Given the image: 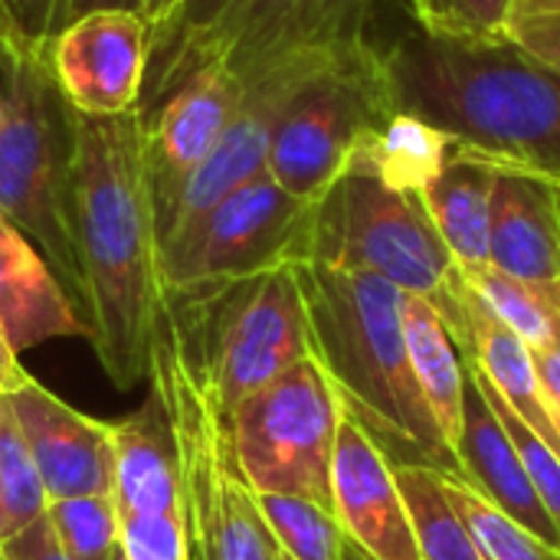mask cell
<instances>
[{
  "label": "cell",
  "mask_w": 560,
  "mask_h": 560,
  "mask_svg": "<svg viewBox=\"0 0 560 560\" xmlns=\"http://www.w3.org/2000/svg\"><path fill=\"white\" fill-rule=\"evenodd\" d=\"M532 358H535V371L541 377V387H545L555 413L560 417V328L558 335L551 338V345L541 348V351H532Z\"/></svg>",
  "instance_id": "obj_37"
},
{
  "label": "cell",
  "mask_w": 560,
  "mask_h": 560,
  "mask_svg": "<svg viewBox=\"0 0 560 560\" xmlns=\"http://www.w3.org/2000/svg\"><path fill=\"white\" fill-rule=\"evenodd\" d=\"M240 102L243 82L226 66L210 62L177 82L151 112L141 115L144 167L158 217V240L177 207L180 190L210 158Z\"/></svg>",
  "instance_id": "obj_13"
},
{
  "label": "cell",
  "mask_w": 560,
  "mask_h": 560,
  "mask_svg": "<svg viewBox=\"0 0 560 560\" xmlns=\"http://www.w3.org/2000/svg\"><path fill=\"white\" fill-rule=\"evenodd\" d=\"M417 30L459 46H509L515 0H407Z\"/></svg>",
  "instance_id": "obj_29"
},
{
  "label": "cell",
  "mask_w": 560,
  "mask_h": 560,
  "mask_svg": "<svg viewBox=\"0 0 560 560\" xmlns=\"http://www.w3.org/2000/svg\"><path fill=\"white\" fill-rule=\"evenodd\" d=\"M354 43H361V39H354ZM354 43L302 46V49H292V52L266 62L262 69H256L253 75L243 79V102H240L236 115L230 118L223 138L210 151V158L197 167V174L180 190L177 207L161 233V243H167L171 236L194 226L226 194H233L249 177L266 171L272 135H276L282 115L289 112L292 98Z\"/></svg>",
  "instance_id": "obj_12"
},
{
  "label": "cell",
  "mask_w": 560,
  "mask_h": 560,
  "mask_svg": "<svg viewBox=\"0 0 560 560\" xmlns=\"http://www.w3.org/2000/svg\"><path fill=\"white\" fill-rule=\"evenodd\" d=\"M374 3L377 0H230L226 10L141 89L138 115L151 112L177 82L210 62L226 66L243 82L292 49L368 39Z\"/></svg>",
  "instance_id": "obj_11"
},
{
  "label": "cell",
  "mask_w": 560,
  "mask_h": 560,
  "mask_svg": "<svg viewBox=\"0 0 560 560\" xmlns=\"http://www.w3.org/2000/svg\"><path fill=\"white\" fill-rule=\"evenodd\" d=\"M0 397H7V394H3V390H0Z\"/></svg>",
  "instance_id": "obj_44"
},
{
  "label": "cell",
  "mask_w": 560,
  "mask_h": 560,
  "mask_svg": "<svg viewBox=\"0 0 560 560\" xmlns=\"http://www.w3.org/2000/svg\"><path fill=\"white\" fill-rule=\"evenodd\" d=\"M509 43L528 59H535L538 66L560 75V10L512 13Z\"/></svg>",
  "instance_id": "obj_35"
},
{
  "label": "cell",
  "mask_w": 560,
  "mask_h": 560,
  "mask_svg": "<svg viewBox=\"0 0 560 560\" xmlns=\"http://www.w3.org/2000/svg\"><path fill=\"white\" fill-rule=\"evenodd\" d=\"M174 3H177V0H141V16H144L148 30L158 26V23L174 10Z\"/></svg>",
  "instance_id": "obj_40"
},
{
  "label": "cell",
  "mask_w": 560,
  "mask_h": 560,
  "mask_svg": "<svg viewBox=\"0 0 560 560\" xmlns=\"http://www.w3.org/2000/svg\"><path fill=\"white\" fill-rule=\"evenodd\" d=\"M256 505L289 560H341L345 532L331 509L299 495H256Z\"/></svg>",
  "instance_id": "obj_27"
},
{
  "label": "cell",
  "mask_w": 560,
  "mask_h": 560,
  "mask_svg": "<svg viewBox=\"0 0 560 560\" xmlns=\"http://www.w3.org/2000/svg\"><path fill=\"white\" fill-rule=\"evenodd\" d=\"M112 10L141 13V0H69V3H66V26L75 23L79 16H89V13H112Z\"/></svg>",
  "instance_id": "obj_39"
},
{
  "label": "cell",
  "mask_w": 560,
  "mask_h": 560,
  "mask_svg": "<svg viewBox=\"0 0 560 560\" xmlns=\"http://www.w3.org/2000/svg\"><path fill=\"white\" fill-rule=\"evenodd\" d=\"M495 164L453 144L440 174L420 190L459 272L489 266Z\"/></svg>",
  "instance_id": "obj_22"
},
{
  "label": "cell",
  "mask_w": 560,
  "mask_h": 560,
  "mask_svg": "<svg viewBox=\"0 0 560 560\" xmlns=\"http://www.w3.org/2000/svg\"><path fill=\"white\" fill-rule=\"evenodd\" d=\"M230 0H177L174 10L148 30V69H144V85H151L164 69L167 62L200 33L207 30L223 10H226ZM141 85V89H144Z\"/></svg>",
  "instance_id": "obj_33"
},
{
  "label": "cell",
  "mask_w": 560,
  "mask_h": 560,
  "mask_svg": "<svg viewBox=\"0 0 560 560\" xmlns=\"http://www.w3.org/2000/svg\"><path fill=\"white\" fill-rule=\"evenodd\" d=\"M75 121L79 112L56 82L49 46L0 30V213L39 249L89 325L72 213Z\"/></svg>",
  "instance_id": "obj_4"
},
{
  "label": "cell",
  "mask_w": 560,
  "mask_h": 560,
  "mask_svg": "<svg viewBox=\"0 0 560 560\" xmlns=\"http://www.w3.org/2000/svg\"><path fill=\"white\" fill-rule=\"evenodd\" d=\"M0 331L13 351H30L52 338H89V325L39 249L0 213Z\"/></svg>",
  "instance_id": "obj_20"
},
{
  "label": "cell",
  "mask_w": 560,
  "mask_h": 560,
  "mask_svg": "<svg viewBox=\"0 0 560 560\" xmlns=\"http://www.w3.org/2000/svg\"><path fill=\"white\" fill-rule=\"evenodd\" d=\"M345 404L315 358L299 361L230 413L236 463L256 495L331 509V456Z\"/></svg>",
  "instance_id": "obj_9"
},
{
  "label": "cell",
  "mask_w": 560,
  "mask_h": 560,
  "mask_svg": "<svg viewBox=\"0 0 560 560\" xmlns=\"http://www.w3.org/2000/svg\"><path fill=\"white\" fill-rule=\"evenodd\" d=\"M164 302L187 328L226 417L249 394L312 358L305 299L292 262L236 282L164 289Z\"/></svg>",
  "instance_id": "obj_6"
},
{
  "label": "cell",
  "mask_w": 560,
  "mask_h": 560,
  "mask_svg": "<svg viewBox=\"0 0 560 560\" xmlns=\"http://www.w3.org/2000/svg\"><path fill=\"white\" fill-rule=\"evenodd\" d=\"M66 3L69 0H0V20L7 33L33 46H49L66 26Z\"/></svg>",
  "instance_id": "obj_34"
},
{
  "label": "cell",
  "mask_w": 560,
  "mask_h": 560,
  "mask_svg": "<svg viewBox=\"0 0 560 560\" xmlns=\"http://www.w3.org/2000/svg\"><path fill=\"white\" fill-rule=\"evenodd\" d=\"M463 361H466V374L472 377V384L479 387V394L486 397V404L492 407V413L505 427V433H509V440H512V446H515V453H518V459H522V466H525V472H528V479H532V486H535V492H538V499L545 505V512L551 515V522L558 525L560 532V459L512 413V407L499 397V390L489 384L482 368L469 354H463Z\"/></svg>",
  "instance_id": "obj_31"
},
{
  "label": "cell",
  "mask_w": 560,
  "mask_h": 560,
  "mask_svg": "<svg viewBox=\"0 0 560 560\" xmlns=\"http://www.w3.org/2000/svg\"><path fill=\"white\" fill-rule=\"evenodd\" d=\"M315 203L282 190L266 171L226 194L194 226L161 243L164 289L236 282L305 262Z\"/></svg>",
  "instance_id": "obj_10"
},
{
  "label": "cell",
  "mask_w": 560,
  "mask_h": 560,
  "mask_svg": "<svg viewBox=\"0 0 560 560\" xmlns=\"http://www.w3.org/2000/svg\"><path fill=\"white\" fill-rule=\"evenodd\" d=\"M0 30H3V20H0Z\"/></svg>",
  "instance_id": "obj_45"
},
{
  "label": "cell",
  "mask_w": 560,
  "mask_h": 560,
  "mask_svg": "<svg viewBox=\"0 0 560 560\" xmlns=\"http://www.w3.org/2000/svg\"><path fill=\"white\" fill-rule=\"evenodd\" d=\"M115 560H121V555H115Z\"/></svg>",
  "instance_id": "obj_43"
},
{
  "label": "cell",
  "mask_w": 560,
  "mask_h": 560,
  "mask_svg": "<svg viewBox=\"0 0 560 560\" xmlns=\"http://www.w3.org/2000/svg\"><path fill=\"white\" fill-rule=\"evenodd\" d=\"M49 495L39 482L10 397H0V545L46 515Z\"/></svg>",
  "instance_id": "obj_26"
},
{
  "label": "cell",
  "mask_w": 560,
  "mask_h": 560,
  "mask_svg": "<svg viewBox=\"0 0 560 560\" xmlns=\"http://www.w3.org/2000/svg\"><path fill=\"white\" fill-rule=\"evenodd\" d=\"M331 512L345 538L374 560H420L394 466L348 413L341 417L331 456Z\"/></svg>",
  "instance_id": "obj_16"
},
{
  "label": "cell",
  "mask_w": 560,
  "mask_h": 560,
  "mask_svg": "<svg viewBox=\"0 0 560 560\" xmlns=\"http://www.w3.org/2000/svg\"><path fill=\"white\" fill-rule=\"evenodd\" d=\"M394 112L384 43L361 39L292 98L272 135L266 174L292 197L315 203Z\"/></svg>",
  "instance_id": "obj_8"
},
{
  "label": "cell",
  "mask_w": 560,
  "mask_h": 560,
  "mask_svg": "<svg viewBox=\"0 0 560 560\" xmlns=\"http://www.w3.org/2000/svg\"><path fill=\"white\" fill-rule=\"evenodd\" d=\"M394 479L413 525L420 560H489L459 512L450 505L440 469L423 463H397Z\"/></svg>",
  "instance_id": "obj_24"
},
{
  "label": "cell",
  "mask_w": 560,
  "mask_h": 560,
  "mask_svg": "<svg viewBox=\"0 0 560 560\" xmlns=\"http://www.w3.org/2000/svg\"><path fill=\"white\" fill-rule=\"evenodd\" d=\"M0 555L3 560H69L46 515H39L30 528H23L10 541H3Z\"/></svg>",
  "instance_id": "obj_36"
},
{
  "label": "cell",
  "mask_w": 560,
  "mask_h": 560,
  "mask_svg": "<svg viewBox=\"0 0 560 560\" xmlns=\"http://www.w3.org/2000/svg\"><path fill=\"white\" fill-rule=\"evenodd\" d=\"M46 518L69 560H115L118 555V515L112 495L52 499Z\"/></svg>",
  "instance_id": "obj_30"
},
{
  "label": "cell",
  "mask_w": 560,
  "mask_h": 560,
  "mask_svg": "<svg viewBox=\"0 0 560 560\" xmlns=\"http://www.w3.org/2000/svg\"><path fill=\"white\" fill-rule=\"evenodd\" d=\"M292 269L305 299L312 358L335 384L345 413L364 427L390 466L423 463L463 476L410 368L400 325L404 289L374 272L322 262H292Z\"/></svg>",
  "instance_id": "obj_3"
},
{
  "label": "cell",
  "mask_w": 560,
  "mask_h": 560,
  "mask_svg": "<svg viewBox=\"0 0 560 560\" xmlns=\"http://www.w3.org/2000/svg\"><path fill=\"white\" fill-rule=\"evenodd\" d=\"M341 560H374L364 548H358L351 538H345V545H341Z\"/></svg>",
  "instance_id": "obj_42"
},
{
  "label": "cell",
  "mask_w": 560,
  "mask_h": 560,
  "mask_svg": "<svg viewBox=\"0 0 560 560\" xmlns=\"http://www.w3.org/2000/svg\"><path fill=\"white\" fill-rule=\"evenodd\" d=\"M443 492L450 505L459 512L479 548L489 560H558L548 545H541L535 535H528L518 522H512L502 509H495L486 495H479L463 476L440 472Z\"/></svg>",
  "instance_id": "obj_28"
},
{
  "label": "cell",
  "mask_w": 560,
  "mask_h": 560,
  "mask_svg": "<svg viewBox=\"0 0 560 560\" xmlns=\"http://www.w3.org/2000/svg\"><path fill=\"white\" fill-rule=\"evenodd\" d=\"M456 459L463 479L486 495L495 509H502L512 522H518L528 535L560 555V532L545 512L505 427L466 374V404H463V433L456 443Z\"/></svg>",
  "instance_id": "obj_19"
},
{
  "label": "cell",
  "mask_w": 560,
  "mask_h": 560,
  "mask_svg": "<svg viewBox=\"0 0 560 560\" xmlns=\"http://www.w3.org/2000/svg\"><path fill=\"white\" fill-rule=\"evenodd\" d=\"M489 266L541 292L560 289V184L495 164Z\"/></svg>",
  "instance_id": "obj_18"
},
{
  "label": "cell",
  "mask_w": 560,
  "mask_h": 560,
  "mask_svg": "<svg viewBox=\"0 0 560 560\" xmlns=\"http://www.w3.org/2000/svg\"><path fill=\"white\" fill-rule=\"evenodd\" d=\"M0 560H3V555H0Z\"/></svg>",
  "instance_id": "obj_46"
},
{
  "label": "cell",
  "mask_w": 560,
  "mask_h": 560,
  "mask_svg": "<svg viewBox=\"0 0 560 560\" xmlns=\"http://www.w3.org/2000/svg\"><path fill=\"white\" fill-rule=\"evenodd\" d=\"M400 325H404V341L420 394L440 433L446 436L450 450L456 453L463 433V404H466V361L456 345V335L450 331L440 308L413 292H404Z\"/></svg>",
  "instance_id": "obj_23"
},
{
  "label": "cell",
  "mask_w": 560,
  "mask_h": 560,
  "mask_svg": "<svg viewBox=\"0 0 560 560\" xmlns=\"http://www.w3.org/2000/svg\"><path fill=\"white\" fill-rule=\"evenodd\" d=\"M62 95L79 115L112 118L138 112L148 69V23L141 13H89L49 43Z\"/></svg>",
  "instance_id": "obj_14"
},
{
  "label": "cell",
  "mask_w": 560,
  "mask_h": 560,
  "mask_svg": "<svg viewBox=\"0 0 560 560\" xmlns=\"http://www.w3.org/2000/svg\"><path fill=\"white\" fill-rule=\"evenodd\" d=\"M397 112L492 164L560 184V75L509 46H459L423 33L384 43Z\"/></svg>",
  "instance_id": "obj_2"
},
{
  "label": "cell",
  "mask_w": 560,
  "mask_h": 560,
  "mask_svg": "<svg viewBox=\"0 0 560 560\" xmlns=\"http://www.w3.org/2000/svg\"><path fill=\"white\" fill-rule=\"evenodd\" d=\"M459 276L489 305V312L528 345V351H541L551 345V338L560 328V312L548 302V295L541 289L518 282L512 276L499 272L495 266L469 269Z\"/></svg>",
  "instance_id": "obj_25"
},
{
  "label": "cell",
  "mask_w": 560,
  "mask_h": 560,
  "mask_svg": "<svg viewBox=\"0 0 560 560\" xmlns=\"http://www.w3.org/2000/svg\"><path fill=\"white\" fill-rule=\"evenodd\" d=\"M148 387L177 450L194 560H282L236 463L230 417L220 410L197 348L164 295L154 315Z\"/></svg>",
  "instance_id": "obj_5"
},
{
  "label": "cell",
  "mask_w": 560,
  "mask_h": 560,
  "mask_svg": "<svg viewBox=\"0 0 560 560\" xmlns=\"http://www.w3.org/2000/svg\"><path fill=\"white\" fill-rule=\"evenodd\" d=\"M282 560H289V558H282Z\"/></svg>",
  "instance_id": "obj_47"
},
{
  "label": "cell",
  "mask_w": 560,
  "mask_h": 560,
  "mask_svg": "<svg viewBox=\"0 0 560 560\" xmlns=\"http://www.w3.org/2000/svg\"><path fill=\"white\" fill-rule=\"evenodd\" d=\"M7 397L49 502L112 495L115 486L112 423L79 413L62 397L46 390L36 377Z\"/></svg>",
  "instance_id": "obj_15"
},
{
  "label": "cell",
  "mask_w": 560,
  "mask_h": 560,
  "mask_svg": "<svg viewBox=\"0 0 560 560\" xmlns=\"http://www.w3.org/2000/svg\"><path fill=\"white\" fill-rule=\"evenodd\" d=\"M118 555L121 560H194L187 518L177 512L118 515Z\"/></svg>",
  "instance_id": "obj_32"
},
{
  "label": "cell",
  "mask_w": 560,
  "mask_h": 560,
  "mask_svg": "<svg viewBox=\"0 0 560 560\" xmlns=\"http://www.w3.org/2000/svg\"><path fill=\"white\" fill-rule=\"evenodd\" d=\"M558 560H560V558H558Z\"/></svg>",
  "instance_id": "obj_48"
},
{
  "label": "cell",
  "mask_w": 560,
  "mask_h": 560,
  "mask_svg": "<svg viewBox=\"0 0 560 560\" xmlns=\"http://www.w3.org/2000/svg\"><path fill=\"white\" fill-rule=\"evenodd\" d=\"M115 440V512H177L184 515L177 450L154 394L125 420L112 423Z\"/></svg>",
  "instance_id": "obj_21"
},
{
  "label": "cell",
  "mask_w": 560,
  "mask_h": 560,
  "mask_svg": "<svg viewBox=\"0 0 560 560\" xmlns=\"http://www.w3.org/2000/svg\"><path fill=\"white\" fill-rule=\"evenodd\" d=\"M440 315L456 335L463 354L482 368L512 413L560 459V417L541 387L528 345L489 312V305L466 285L463 276H456V285L440 305Z\"/></svg>",
  "instance_id": "obj_17"
},
{
  "label": "cell",
  "mask_w": 560,
  "mask_h": 560,
  "mask_svg": "<svg viewBox=\"0 0 560 560\" xmlns=\"http://www.w3.org/2000/svg\"><path fill=\"white\" fill-rule=\"evenodd\" d=\"M75 125L72 213L89 341L105 377L131 390L148 381L154 315L164 295L141 115H79Z\"/></svg>",
  "instance_id": "obj_1"
},
{
  "label": "cell",
  "mask_w": 560,
  "mask_h": 560,
  "mask_svg": "<svg viewBox=\"0 0 560 560\" xmlns=\"http://www.w3.org/2000/svg\"><path fill=\"white\" fill-rule=\"evenodd\" d=\"M305 262L374 272L436 308L459 276L423 197L361 164H348L315 200Z\"/></svg>",
  "instance_id": "obj_7"
},
{
  "label": "cell",
  "mask_w": 560,
  "mask_h": 560,
  "mask_svg": "<svg viewBox=\"0 0 560 560\" xmlns=\"http://www.w3.org/2000/svg\"><path fill=\"white\" fill-rule=\"evenodd\" d=\"M538 10H560V0H515L512 13H538Z\"/></svg>",
  "instance_id": "obj_41"
},
{
  "label": "cell",
  "mask_w": 560,
  "mask_h": 560,
  "mask_svg": "<svg viewBox=\"0 0 560 560\" xmlns=\"http://www.w3.org/2000/svg\"><path fill=\"white\" fill-rule=\"evenodd\" d=\"M30 381H33V374L20 364L13 345H10L7 335L0 331V390H3V394H13V390L26 387Z\"/></svg>",
  "instance_id": "obj_38"
}]
</instances>
